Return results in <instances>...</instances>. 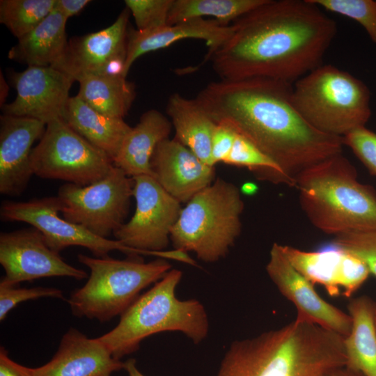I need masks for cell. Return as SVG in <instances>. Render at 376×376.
<instances>
[{
  "mask_svg": "<svg viewBox=\"0 0 376 376\" xmlns=\"http://www.w3.org/2000/svg\"><path fill=\"white\" fill-rule=\"evenodd\" d=\"M228 39L205 61L220 79L290 84L322 65L336 22L311 0H265L236 19Z\"/></svg>",
  "mask_w": 376,
  "mask_h": 376,
  "instance_id": "1",
  "label": "cell"
},
{
  "mask_svg": "<svg viewBox=\"0 0 376 376\" xmlns=\"http://www.w3.org/2000/svg\"><path fill=\"white\" fill-rule=\"evenodd\" d=\"M292 84L252 78L212 81L196 97L216 123H227L272 160L296 187L303 171L341 154L343 137L310 125L292 100Z\"/></svg>",
  "mask_w": 376,
  "mask_h": 376,
  "instance_id": "2",
  "label": "cell"
},
{
  "mask_svg": "<svg viewBox=\"0 0 376 376\" xmlns=\"http://www.w3.org/2000/svg\"><path fill=\"white\" fill-rule=\"evenodd\" d=\"M343 340L334 331L296 318L233 342L216 376H324L345 366Z\"/></svg>",
  "mask_w": 376,
  "mask_h": 376,
  "instance_id": "3",
  "label": "cell"
},
{
  "mask_svg": "<svg viewBox=\"0 0 376 376\" xmlns=\"http://www.w3.org/2000/svg\"><path fill=\"white\" fill-rule=\"evenodd\" d=\"M301 209L311 224L334 236L376 229V191L357 180L342 153L300 173L296 178Z\"/></svg>",
  "mask_w": 376,
  "mask_h": 376,
  "instance_id": "4",
  "label": "cell"
},
{
  "mask_svg": "<svg viewBox=\"0 0 376 376\" xmlns=\"http://www.w3.org/2000/svg\"><path fill=\"white\" fill-rule=\"evenodd\" d=\"M182 272L171 269L120 315L118 324L98 338L118 360L136 351L146 338L163 331H180L195 344L209 330L204 306L198 300H180L175 289Z\"/></svg>",
  "mask_w": 376,
  "mask_h": 376,
  "instance_id": "5",
  "label": "cell"
},
{
  "mask_svg": "<svg viewBox=\"0 0 376 376\" xmlns=\"http://www.w3.org/2000/svg\"><path fill=\"white\" fill-rule=\"evenodd\" d=\"M78 260L90 270L86 283L71 294L68 302L72 314L100 322L121 315L140 292L160 280L171 265L159 258L145 263L139 255L124 260L79 253Z\"/></svg>",
  "mask_w": 376,
  "mask_h": 376,
  "instance_id": "6",
  "label": "cell"
},
{
  "mask_svg": "<svg viewBox=\"0 0 376 376\" xmlns=\"http://www.w3.org/2000/svg\"><path fill=\"white\" fill-rule=\"evenodd\" d=\"M243 209L238 188L217 178L182 208L170 240L175 250L192 251L205 263L218 261L240 233Z\"/></svg>",
  "mask_w": 376,
  "mask_h": 376,
  "instance_id": "7",
  "label": "cell"
},
{
  "mask_svg": "<svg viewBox=\"0 0 376 376\" xmlns=\"http://www.w3.org/2000/svg\"><path fill=\"white\" fill-rule=\"evenodd\" d=\"M292 100L310 125L334 136L365 126L371 115L367 86L332 65L322 64L297 80Z\"/></svg>",
  "mask_w": 376,
  "mask_h": 376,
  "instance_id": "8",
  "label": "cell"
},
{
  "mask_svg": "<svg viewBox=\"0 0 376 376\" xmlns=\"http://www.w3.org/2000/svg\"><path fill=\"white\" fill-rule=\"evenodd\" d=\"M33 175L61 180L77 185L92 184L113 167L112 159L74 131L62 119L46 125L38 143L33 148Z\"/></svg>",
  "mask_w": 376,
  "mask_h": 376,
  "instance_id": "9",
  "label": "cell"
},
{
  "mask_svg": "<svg viewBox=\"0 0 376 376\" xmlns=\"http://www.w3.org/2000/svg\"><path fill=\"white\" fill-rule=\"evenodd\" d=\"M134 184L132 178L114 165L105 177L92 184L66 182L57 194L61 215L97 236L109 238L125 223Z\"/></svg>",
  "mask_w": 376,
  "mask_h": 376,
  "instance_id": "10",
  "label": "cell"
},
{
  "mask_svg": "<svg viewBox=\"0 0 376 376\" xmlns=\"http://www.w3.org/2000/svg\"><path fill=\"white\" fill-rule=\"evenodd\" d=\"M134 213L114 233L115 240L139 255L166 258L171 232L181 212L180 203L150 175L132 178Z\"/></svg>",
  "mask_w": 376,
  "mask_h": 376,
  "instance_id": "11",
  "label": "cell"
},
{
  "mask_svg": "<svg viewBox=\"0 0 376 376\" xmlns=\"http://www.w3.org/2000/svg\"><path fill=\"white\" fill-rule=\"evenodd\" d=\"M61 202L56 196L34 198L24 202L6 201L1 203L3 221H21L41 232L48 246L60 253L71 246L88 249L96 257L108 256L118 250L129 256L139 255L116 240L97 236L82 226L65 219L61 213Z\"/></svg>",
  "mask_w": 376,
  "mask_h": 376,
  "instance_id": "12",
  "label": "cell"
},
{
  "mask_svg": "<svg viewBox=\"0 0 376 376\" xmlns=\"http://www.w3.org/2000/svg\"><path fill=\"white\" fill-rule=\"evenodd\" d=\"M0 263L6 272L0 284L8 286L46 277H88L84 270L69 265L51 249L41 232L32 226L1 233Z\"/></svg>",
  "mask_w": 376,
  "mask_h": 376,
  "instance_id": "13",
  "label": "cell"
},
{
  "mask_svg": "<svg viewBox=\"0 0 376 376\" xmlns=\"http://www.w3.org/2000/svg\"><path fill=\"white\" fill-rule=\"evenodd\" d=\"M129 16L126 8L109 26L72 38L63 56L52 68L77 81L88 75L124 77Z\"/></svg>",
  "mask_w": 376,
  "mask_h": 376,
  "instance_id": "14",
  "label": "cell"
},
{
  "mask_svg": "<svg viewBox=\"0 0 376 376\" xmlns=\"http://www.w3.org/2000/svg\"><path fill=\"white\" fill-rule=\"evenodd\" d=\"M10 79L17 96L1 107L3 114L31 118L46 125L63 118L75 81L72 77L50 66H28L13 72Z\"/></svg>",
  "mask_w": 376,
  "mask_h": 376,
  "instance_id": "15",
  "label": "cell"
},
{
  "mask_svg": "<svg viewBox=\"0 0 376 376\" xmlns=\"http://www.w3.org/2000/svg\"><path fill=\"white\" fill-rule=\"evenodd\" d=\"M266 271L282 295L295 306L296 318L343 337L349 334L352 325L349 313L328 303L317 293L314 285L289 262L281 244H273Z\"/></svg>",
  "mask_w": 376,
  "mask_h": 376,
  "instance_id": "16",
  "label": "cell"
},
{
  "mask_svg": "<svg viewBox=\"0 0 376 376\" xmlns=\"http://www.w3.org/2000/svg\"><path fill=\"white\" fill-rule=\"evenodd\" d=\"M281 249L297 271L313 285L323 286L332 297H350L370 274L359 258L331 244L315 251L287 245Z\"/></svg>",
  "mask_w": 376,
  "mask_h": 376,
  "instance_id": "17",
  "label": "cell"
},
{
  "mask_svg": "<svg viewBox=\"0 0 376 376\" xmlns=\"http://www.w3.org/2000/svg\"><path fill=\"white\" fill-rule=\"evenodd\" d=\"M46 124L37 119L3 114L0 117V193L19 196L33 175L32 145L40 139Z\"/></svg>",
  "mask_w": 376,
  "mask_h": 376,
  "instance_id": "18",
  "label": "cell"
},
{
  "mask_svg": "<svg viewBox=\"0 0 376 376\" xmlns=\"http://www.w3.org/2000/svg\"><path fill=\"white\" fill-rule=\"evenodd\" d=\"M152 177L171 196L187 203L212 183L214 166L203 162L176 139L160 142L151 159Z\"/></svg>",
  "mask_w": 376,
  "mask_h": 376,
  "instance_id": "19",
  "label": "cell"
},
{
  "mask_svg": "<svg viewBox=\"0 0 376 376\" xmlns=\"http://www.w3.org/2000/svg\"><path fill=\"white\" fill-rule=\"evenodd\" d=\"M124 368L125 362L115 359L98 338L70 327L52 359L31 370L33 376H111Z\"/></svg>",
  "mask_w": 376,
  "mask_h": 376,
  "instance_id": "20",
  "label": "cell"
},
{
  "mask_svg": "<svg viewBox=\"0 0 376 376\" xmlns=\"http://www.w3.org/2000/svg\"><path fill=\"white\" fill-rule=\"evenodd\" d=\"M232 24L226 26L216 19L203 18L183 21L174 24L147 31L129 27L127 34V50L124 77L134 62L141 56L167 47L183 39L204 40L210 54L222 45L233 33Z\"/></svg>",
  "mask_w": 376,
  "mask_h": 376,
  "instance_id": "21",
  "label": "cell"
},
{
  "mask_svg": "<svg viewBox=\"0 0 376 376\" xmlns=\"http://www.w3.org/2000/svg\"><path fill=\"white\" fill-rule=\"evenodd\" d=\"M171 127V122L161 112L153 109L147 111L124 138L113 165L131 178L152 176V155L158 144L169 138Z\"/></svg>",
  "mask_w": 376,
  "mask_h": 376,
  "instance_id": "22",
  "label": "cell"
},
{
  "mask_svg": "<svg viewBox=\"0 0 376 376\" xmlns=\"http://www.w3.org/2000/svg\"><path fill=\"white\" fill-rule=\"evenodd\" d=\"M68 19L56 8L32 31L18 39L8 57L28 66L53 67L63 56Z\"/></svg>",
  "mask_w": 376,
  "mask_h": 376,
  "instance_id": "23",
  "label": "cell"
},
{
  "mask_svg": "<svg viewBox=\"0 0 376 376\" xmlns=\"http://www.w3.org/2000/svg\"><path fill=\"white\" fill-rule=\"evenodd\" d=\"M62 120L112 161L132 128L123 118L100 113L77 95L69 98Z\"/></svg>",
  "mask_w": 376,
  "mask_h": 376,
  "instance_id": "24",
  "label": "cell"
},
{
  "mask_svg": "<svg viewBox=\"0 0 376 376\" xmlns=\"http://www.w3.org/2000/svg\"><path fill=\"white\" fill-rule=\"evenodd\" d=\"M166 111L175 130L174 139L191 150L203 162L214 166L211 147L217 123L196 99H187L179 93H173L169 98Z\"/></svg>",
  "mask_w": 376,
  "mask_h": 376,
  "instance_id": "25",
  "label": "cell"
},
{
  "mask_svg": "<svg viewBox=\"0 0 376 376\" xmlns=\"http://www.w3.org/2000/svg\"><path fill=\"white\" fill-rule=\"evenodd\" d=\"M375 308L366 295L351 299L347 305L352 325L343 340L345 366L365 376H376Z\"/></svg>",
  "mask_w": 376,
  "mask_h": 376,
  "instance_id": "26",
  "label": "cell"
},
{
  "mask_svg": "<svg viewBox=\"0 0 376 376\" xmlns=\"http://www.w3.org/2000/svg\"><path fill=\"white\" fill-rule=\"evenodd\" d=\"M77 96L96 111L123 118L136 97L135 86L123 76L88 75L77 81Z\"/></svg>",
  "mask_w": 376,
  "mask_h": 376,
  "instance_id": "27",
  "label": "cell"
},
{
  "mask_svg": "<svg viewBox=\"0 0 376 376\" xmlns=\"http://www.w3.org/2000/svg\"><path fill=\"white\" fill-rule=\"evenodd\" d=\"M265 0H173L167 24L186 20L214 17L228 26L246 13L263 3Z\"/></svg>",
  "mask_w": 376,
  "mask_h": 376,
  "instance_id": "28",
  "label": "cell"
},
{
  "mask_svg": "<svg viewBox=\"0 0 376 376\" xmlns=\"http://www.w3.org/2000/svg\"><path fill=\"white\" fill-rule=\"evenodd\" d=\"M56 0H1L0 22L18 39L54 10Z\"/></svg>",
  "mask_w": 376,
  "mask_h": 376,
  "instance_id": "29",
  "label": "cell"
},
{
  "mask_svg": "<svg viewBox=\"0 0 376 376\" xmlns=\"http://www.w3.org/2000/svg\"><path fill=\"white\" fill-rule=\"evenodd\" d=\"M225 164L245 167L258 178L290 186L278 166L247 138L238 133Z\"/></svg>",
  "mask_w": 376,
  "mask_h": 376,
  "instance_id": "30",
  "label": "cell"
},
{
  "mask_svg": "<svg viewBox=\"0 0 376 376\" xmlns=\"http://www.w3.org/2000/svg\"><path fill=\"white\" fill-rule=\"evenodd\" d=\"M320 8L346 16L360 24L376 43V1L373 0H311Z\"/></svg>",
  "mask_w": 376,
  "mask_h": 376,
  "instance_id": "31",
  "label": "cell"
},
{
  "mask_svg": "<svg viewBox=\"0 0 376 376\" xmlns=\"http://www.w3.org/2000/svg\"><path fill=\"white\" fill-rule=\"evenodd\" d=\"M331 244L363 260L376 277V229L354 230L334 236Z\"/></svg>",
  "mask_w": 376,
  "mask_h": 376,
  "instance_id": "32",
  "label": "cell"
},
{
  "mask_svg": "<svg viewBox=\"0 0 376 376\" xmlns=\"http://www.w3.org/2000/svg\"><path fill=\"white\" fill-rule=\"evenodd\" d=\"M173 0H125L136 29L147 31L167 25Z\"/></svg>",
  "mask_w": 376,
  "mask_h": 376,
  "instance_id": "33",
  "label": "cell"
},
{
  "mask_svg": "<svg viewBox=\"0 0 376 376\" xmlns=\"http://www.w3.org/2000/svg\"><path fill=\"white\" fill-rule=\"evenodd\" d=\"M40 297L63 299V295L61 290L55 288H21L0 284V320L3 321L10 310L19 303Z\"/></svg>",
  "mask_w": 376,
  "mask_h": 376,
  "instance_id": "34",
  "label": "cell"
},
{
  "mask_svg": "<svg viewBox=\"0 0 376 376\" xmlns=\"http://www.w3.org/2000/svg\"><path fill=\"white\" fill-rule=\"evenodd\" d=\"M343 145L350 147L370 174L376 176V132L365 126L354 129L343 136Z\"/></svg>",
  "mask_w": 376,
  "mask_h": 376,
  "instance_id": "35",
  "label": "cell"
},
{
  "mask_svg": "<svg viewBox=\"0 0 376 376\" xmlns=\"http://www.w3.org/2000/svg\"><path fill=\"white\" fill-rule=\"evenodd\" d=\"M238 132L227 123H217L211 147V155L214 165L223 162L229 155Z\"/></svg>",
  "mask_w": 376,
  "mask_h": 376,
  "instance_id": "36",
  "label": "cell"
},
{
  "mask_svg": "<svg viewBox=\"0 0 376 376\" xmlns=\"http://www.w3.org/2000/svg\"><path fill=\"white\" fill-rule=\"evenodd\" d=\"M0 376H33L31 368L12 360L4 347H0Z\"/></svg>",
  "mask_w": 376,
  "mask_h": 376,
  "instance_id": "37",
  "label": "cell"
},
{
  "mask_svg": "<svg viewBox=\"0 0 376 376\" xmlns=\"http://www.w3.org/2000/svg\"><path fill=\"white\" fill-rule=\"evenodd\" d=\"M91 2L90 0H56L54 8L68 19L79 14Z\"/></svg>",
  "mask_w": 376,
  "mask_h": 376,
  "instance_id": "38",
  "label": "cell"
},
{
  "mask_svg": "<svg viewBox=\"0 0 376 376\" xmlns=\"http://www.w3.org/2000/svg\"><path fill=\"white\" fill-rule=\"evenodd\" d=\"M324 376H365L362 373L352 370L345 366L335 368Z\"/></svg>",
  "mask_w": 376,
  "mask_h": 376,
  "instance_id": "39",
  "label": "cell"
},
{
  "mask_svg": "<svg viewBox=\"0 0 376 376\" xmlns=\"http://www.w3.org/2000/svg\"><path fill=\"white\" fill-rule=\"evenodd\" d=\"M129 376H145L143 375L136 367V360L134 359H129L125 362V368Z\"/></svg>",
  "mask_w": 376,
  "mask_h": 376,
  "instance_id": "40",
  "label": "cell"
},
{
  "mask_svg": "<svg viewBox=\"0 0 376 376\" xmlns=\"http://www.w3.org/2000/svg\"><path fill=\"white\" fill-rule=\"evenodd\" d=\"M257 189V185L253 182H246L241 187V191L246 195L254 194Z\"/></svg>",
  "mask_w": 376,
  "mask_h": 376,
  "instance_id": "41",
  "label": "cell"
},
{
  "mask_svg": "<svg viewBox=\"0 0 376 376\" xmlns=\"http://www.w3.org/2000/svg\"><path fill=\"white\" fill-rule=\"evenodd\" d=\"M1 82L2 83V84H1V89L3 88V90H1V104L3 105V104H5L4 102H5V100L6 98V96H7V94H8V93L6 91H5V88L8 89V87H7L8 86L6 84L5 80L3 79H2L1 76Z\"/></svg>",
  "mask_w": 376,
  "mask_h": 376,
  "instance_id": "42",
  "label": "cell"
},
{
  "mask_svg": "<svg viewBox=\"0 0 376 376\" xmlns=\"http://www.w3.org/2000/svg\"><path fill=\"white\" fill-rule=\"evenodd\" d=\"M375 325H376V308H375Z\"/></svg>",
  "mask_w": 376,
  "mask_h": 376,
  "instance_id": "43",
  "label": "cell"
},
{
  "mask_svg": "<svg viewBox=\"0 0 376 376\" xmlns=\"http://www.w3.org/2000/svg\"></svg>",
  "mask_w": 376,
  "mask_h": 376,
  "instance_id": "44",
  "label": "cell"
}]
</instances>
